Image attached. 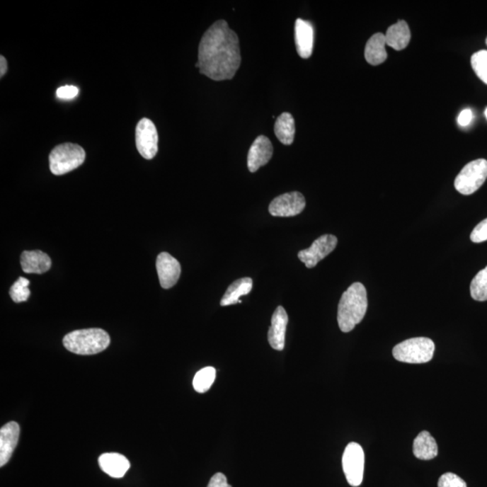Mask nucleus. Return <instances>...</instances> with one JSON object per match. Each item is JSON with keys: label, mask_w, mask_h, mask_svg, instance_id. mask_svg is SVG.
<instances>
[{"label": "nucleus", "mask_w": 487, "mask_h": 487, "mask_svg": "<svg viewBox=\"0 0 487 487\" xmlns=\"http://www.w3.org/2000/svg\"><path fill=\"white\" fill-rule=\"evenodd\" d=\"M294 38L296 50L299 57L310 58L314 51V29L311 22L298 18L295 22Z\"/></svg>", "instance_id": "13"}, {"label": "nucleus", "mask_w": 487, "mask_h": 487, "mask_svg": "<svg viewBox=\"0 0 487 487\" xmlns=\"http://www.w3.org/2000/svg\"><path fill=\"white\" fill-rule=\"evenodd\" d=\"M275 133L276 137L282 144L290 146L294 143L295 134L294 118L288 112H285L275 124Z\"/></svg>", "instance_id": "22"}, {"label": "nucleus", "mask_w": 487, "mask_h": 487, "mask_svg": "<svg viewBox=\"0 0 487 487\" xmlns=\"http://www.w3.org/2000/svg\"><path fill=\"white\" fill-rule=\"evenodd\" d=\"M216 379V369L212 367L202 368V370L197 372L193 378L194 390L200 394L206 393L212 387L214 381Z\"/></svg>", "instance_id": "23"}, {"label": "nucleus", "mask_w": 487, "mask_h": 487, "mask_svg": "<svg viewBox=\"0 0 487 487\" xmlns=\"http://www.w3.org/2000/svg\"><path fill=\"white\" fill-rule=\"evenodd\" d=\"M98 465L102 471L113 479H122L130 467L126 457L118 453H104L98 457Z\"/></svg>", "instance_id": "16"}, {"label": "nucleus", "mask_w": 487, "mask_h": 487, "mask_svg": "<svg viewBox=\"0 0 487 487\" xmlns=\"http://www.w3.org/2000/svg\"><path fill=\"white\" fill-rule=\"evenodd\" d=\"M29 285H30V282L26 278L19 277L16 280L15 284L11 286V292H9L13 301L18 302V304L28 301L31 294L30 290L28 288Z\"/></svg>", "instance_id": "25"}, {"label": "nucleus", "mask_w": 487, "mask_h": 487, "mask_svg": "<svg viewBox=\"0 0 487 487\" xmlns=\"http://www.w3.org/2000/svg\"><path fill=\"white\" fill-rule=\"evenodd\" d=\"M79 93V88L75 86H71V85H67V86H64L59 88L56 91V96L61 100H71L77 96Z\"/></svg>", "instance_id": "29"}, {"label": "nucleus", "mask_w": 487, "mask_h": 487, "mask_svg": "<svg viewBox=\"0 0 487 487\" xmlns=\"http://www.w3.org/2000/svg\"><path fill=\"white\" fill-rule=\"evenodd\" d=\"M486 45H487V38H486Z\"/></svg>", "instance_id": "34"}, {"label": "nucleus", "mask_w": 487, "mask_h": 487, "mask_svg": "<svg viewBox=\"0 0 487 487\" xmlns=\"http://www.w3.org/2000/svg\"><path fill=\"white\" fill-rule=\"evenodd\" d=\"M367 290L361 282H355L341 296L338 309V322L342 332L348 333L360 324L367 311Z\"/></svg>", "instance_id": "2"}, {"label": "nucleus", "mask_w": 487, "mask_h": 487, "mask_svg": "<svg viewBox=\"0 0 487 487\" xmlns=\"http://www.w3.org/2000/svg\"><path fill=\"white\" fill-rule=\"evenodd\" d=\"M86 154L84 148L76 144H59L49 156L50 170L55 176H64L71 172L84 163Z\"/></svg>", "instance_id": "4"}, {"label": "nucleus", "mask_w": 487, "mask_h": 487, "mask_svg": "<svg viewBox=\"0 0 487 487\" xmlns=\"http://www.w3.org/2000/svg\"><path fill=\"white\" fill-rule=\"evenodd\" d=\"M253 288V281L251 278L245 277L236 280L232 282L224 294L220 305L229 306L236 304H241L239 298L244 295H248Z\"/></svg>", "instance_id": "20"}, {"label": "nucleus", "mask_w": 487, "mask_h": 487, "mask_svg": "<svg viewBox=\"0 0 487 487\" xmlns=\"http://www.w3.org/2000/svg\"><path fill=\"white\" fill-rule=\"evenodd\" d=\"M306 206L304 196L299 192H292L276 197L269 205V212L274 217H294L304 212Z\"/></svg>", "instance_id": "10"}, {"label": "nucleus", "mask_w": 487, "mask_h": 487, "mask_svg": "<svg viewBox=\"0 0 487 487\" xmlns=\"http://www.w3.org/2000/svg\"><path fill=\"white\" fill-rule=\"evenodd\" d=\"M156 269L160 285L164 289H170L177 284L181 275V265L166 252L157 256Z\"/></svg>", "instance_id": "11"}, {"label": "nucleus", "mask_w": 487, "mask_h": 487, "mask_svg": "<svg viewBox=\"0 0 487 487\" xmlns=\"http://www.w3.org/2000/svg\"><path fill=\"white\" fill-rule=\"evenodd\" d=\"M470 294L475 301H487V266L472 280L470 285Z\"/></svg>", "instance_id": "24"}, {"label": "nucleus", "mask_w": 487, "mask_h": 487, "mask_svg": "<svg viewBox=\"0 0 487 487\" xmlns=\"http://www.w3.org/2000/svg\"><path fill=\"white\" fill-rule=\"evenodd\" d=\"M136 144L138 152L144 159L151 160L158 152V134L153 121L142 118L136 128Z\"/></svg>", "instance_id": "8"}, {"label": "nucleus", "mask_w": 487, "mask_h": 487, "mask_svg": "<svg viewBox=\"0 0 487 487\" xmlns=\"http://www.w3.org/2000/svg\"><path fill=\"white\" fill-rule=\"evenodd\" d=\"M21 428L15 421L5 424L0 430V466H4L11 459L18 445Z\"/></svg>", "instance_id": "15"}, {"label": "nucleus", "mask_w": 487, "mask_h": 487, "mask_svg": "<svg viewBox=\"0 0 487 487\" xmlns=\"http://www.w3.org/2000/svg\"><path fill=\"white\" fill-rule=\"evenodd\" d=\"M485 114H486V120H487V108H486Z\"/></svg>", "instance_id": "33"}, {"label": "nucleus", "mask_w": 487, "mask_h": 487, "mask_svg": "<svg viewBox=\"0 0 487 487\" xmlns=\"http://www.w3.org/2000/svg\"><path fill=\"white\" fill-rule=\"evenodd\" d=\"M8 71V62H6L4 56H0V78L4 77V75Z\"/></svg>", "instance_id": "32"}, {"label": "nucleus", "mask_w": 487, "mask_h": 487, "mask_svg": "<svg viewBox=\"0 0 487 487\" xmlns=\"http://www.w3.org/2000/svg\"><path fill=\"white\" fill-rule=\"evenodd\" d=\"M208 487H232L229 485L227 477L222 473H217L212 477Z\"/></svg>", "instance_id": "30"}, {"label": "nucleus", "mask_w": 487, "mask_h": 487, "mask_svg": "<svg viewBox=\"0 0 487 487\" xmlns=\"http://www.w3.org/2000/svg\"><path fill=\"white\" fill-rule=\"evenodd\" d=\"M62 342L71 353L88 355L106 350L110 344V338L101 328H86L71 332L65 336Z\"/></svg>", "instance_id": "3"}, {"label": "nucleus", "mask_w": 487, "mask_h": 487, "mask_svg": "<svg viewBox=\"0 0 487 487\" xmlns=\"http://www.w3.org/2000/svg\"><path fill=\"white\" fill-rule=\"evenodd\" d=\"M470 239L474 243H482L487 240V219H483L474 229Z\"/></svg>", "instance_id": "28"}, {"label": "nucleus", "mask_w": 487, "mask_h": 487, "mask_svg": "<svg viewBox=\"0 0 487 487\" xmlns=\"http://www.w3.org/2000/svg\"><path fill=\"white\" fill-rule=\"evenodd\" d=\"M342 466L348 483L355 487L360 486L364 476L365 453L360 444L351 442L345 447Z\"/></svg>", "instance_id": "7"}, {"label": "nucleus", "mask_w": 487, "mask_h": 487, "mask_svg": "<svg viewBox=\"0 0 487 487\" xmlns=\"http://www.w3.org/2000/svg\"><path fill=\"white\" fill-rule=\"evenodd\" d=\"M413 454L421 460L433 459L437 456V442L430 432H423L416 437L413 442Z\"/></svg>", "instance_id": "21"}, {"label": "nucleus", "mask_w": 487, "mask_h": 487, "mask_svg": "<svg viewBox=\"0 0 487 487\" xmlns=\"http://www.w3.org/2000/svg\"><path fill=\"white\" fill-rule=\"evenodd\" d=\"M338 245V239L333 235H323L315 240L310 248L299 252L298 258L306 268H314L319 262L331 254Z\"/></svg>", "instance_id": "9"}, {"label": "nucleus", "mask_w": 487, "mask_h": 487, "mask_svg": "<svg viewBox=\"0 0 487 487\" xmlns=\"http://www.w3.org/2000/svg\"><path fill=\"white\" fill-rule=\"evenodd\" d=\"M437 487H467L466 483L462 477L457 476L456 474H444L439 479Z\"/></svg>", "instance_id": "27"}, {"label": "nucleus", "mask_w": 487, "mask_h": 487, "mask_svg": "<svg viewBox=\"0 0 487 487\" xmlns=\"http://www.w3.org/2000/svg\"><path fill=\"white\" fill-rule=\"evenodd\" d=\"M288 324L287 312L279 306L273 314L271 327L268 331V341L274 350L282 351L285 348L286 328Z\"/></svg>", "instance_id": "14"}, {"label": "nucleus", "mask_w": 487, "mask_h": 487, "mask_svg": "<svg viewBox=\"0 0 487 487\" xmlns=\"http://www.w3.org/2000/svg\"><path fill=\"white\" fill-rule=\"evenodd\" d=\"M435 344L428 338H413L394 348V357L409 364H423L432 360Z\"/></svg>", "instance_id": "5"}, {"label": "nucleus", "mask_w": 487, "mask_h": 487, "mask_svg": "<svg viewBox=\"0 0 487 487\" xmlns=\"http://www.w3.org/2000/svg\"><path fill=\"white\" fill-rule=\"evenodd\" d=\"M274 152L268 137L259 136L250 147L248 156V167L251 173H256L260 167L268 164Z\"/></svg>", "instance_id": "12"}, {"label": "nucleus", "mask_w": 487, "mask_h": 487, "mask_svg": "<svg viewBox=\"0 0 487 487\" xmlns=\"http://www.w3.org/2000/svg\"><path fill=\"white\" fill-rule=\"evenodd\" d=\"M21 262L23 271L26 274H45L52 266L51 258L40 250L23 252Z\"/></svg>", "instance_id": "17"}, {"label": "nucleus", "mask_w": 487, "mask_h": 487, "mask_svg": "<svg viewBox=\"0 0 487 487\" xmlns=\"http://www.w3.org/2000/svg\"><path fill=\"white\" fill-rule=\"evenodd\" d=\"M386 45L396 51L403 50L411 41L409 25L403 21H400L387 29L386 33Z\"/></svg>", "instance_id": "19"}, {"label": "nucleus", "mask_w": 487, "mask_h": 487, "mask_svg": "<svg viewBox=\"0 0 487 487\" xmlns=\"http://www.w3.org/2000/svg\"><path fill=\"white\" fill-rule=\"evenodd\" d=\"M487 178V161L477 159L472 161L463 168L457 176L455 188L463 195H470L476 193L486 182Z\"/></svg>", "instance_id": "6"}, {"label": "nucleus", "mask_w": 487, "mask_h": 487, "mask_svg": "<svg viewBox=\"0 0 487 487\" xmlns=\"http://www.w3.org/2000/svg\"><path fill=\"white\" fill-rule=\"evenodd\" d=\"M386 45V36L382 33H377L372 36L365 48V58L368 64L377 67L386 62L387 59Z\"/></svg>", "instance_id": "18"}, {"label": "nucleus", "mask_w": 487, "mask_h": 487, "mask_svg": "<svg viewBox=\"0 0 487 487\" xmlns=\"http://www.w3.org/2000/svg\"><path fill=\"white\" fill-rule=\"evenodd\" d=\"M471 65L477 77L487 85V51L475 52L471 57Z\"/></svg>", "instance_id": "26"}, {"label": "nucleus", "mask_w": 487, "mask_h": 487, "mask_svg": "<svg viewBox=\"0 0 487 487\" xmlns=\"http://www.w3.org/2000/svg\"><path fill=\"white\" fill-rule=\"evenodd\" d=\"M200 72L213 81L231 80L241 64L239 39L225 21L204 33L199 45Z\"/></svg>", "instance_id": "1"}, {"label": "nucleus", "mask_w": 487, "mask_h": 487, "mask_svg": "<svg viewBox=\"0 0 487 487\" xmlns=\"http://www.w3.org/2000/svg\"><path fill=\"white\" fill-rule=\"evenodd\" d=\"M472 120V111L469 110V108H466V110H464L462 112H460L459 118H457V122H459L460 126L466 127L469 126L470 122H471Z\"/></svg>", "instance_id": "31"}]
</instances>
